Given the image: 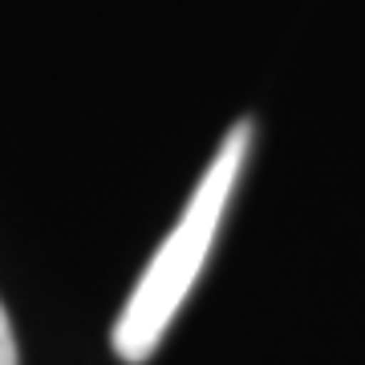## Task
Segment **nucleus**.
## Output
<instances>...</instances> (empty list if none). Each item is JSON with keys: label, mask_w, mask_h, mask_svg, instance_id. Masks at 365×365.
Instances as JSON below:
<instances>
[{"label": "nucleus", "mask_w": 365, "mask_h": 365, "mask_svg": "<svg viewBox=\"0 0 365 365\" xmlns=\"http://www.w3.org/2000/svg\"><path fill=\"white\" fill-rule=\"evenodd\" d=\"M252 143H256V122L240 118L232 130L223 134V143L215 146V155H211L199 187L187 199L182 215L175 220L167 240L150 256L146 272L138 276L126 309L114 321V353L122 361L143 365L158 349V341L167 337L182 300L191 297V288L203 276V264H207L211 248L220 240V223L232 207L235 182L244 175Z\"/></svg>", "instance_id": "obj_1"}, {"label": "nucleus", "mask_w": 365, "mask_h": 365, "mask_svg": "<svg viewBox=\"0 0 365 365\" xmlns=\"http://www.w3.org/2000/svg\"><path fill=\"white\" fill-rule=\"evenodd\" d=\"M0 365H21L16 357V337H13V321L4 313V304H0Z\"/></svg>", "instance_id": "obj_2"}]
</instances>
